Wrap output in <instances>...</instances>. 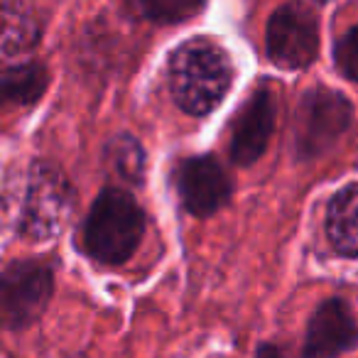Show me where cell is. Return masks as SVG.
Wrapping results in <instances>:
<instances>
[{"instance_id":"cell-9","label":"cell","mask_w":358,"mask_h":358,"mask_svg":"<svg viewBox=\"0 0 358 358\" xmlns=\"http://www.w3.org/2000/svg\"><path fill=\"white\" fill-rule=\"evenodd\" d=\"M275 128V96L268 89L255 91L241 108L231 133V157L238 164H250L265 152Z\"/></svg>"},{"instance_id":"cell-13","label":"cell","mask_w":358,"mask_h":358,"mask_svg":"<svg viewBox=\"0 0 358 358\" xmlns=\"http://www.w3.org/2000/svg\"><path fill=\"white\" fill-rule=\"evenodd\" d=\"M128 6L145 20L179 22L199 13L204 0H128Z\"/></svg>"},{"instance_id":"cell-17","label":"cell","mask_w":358,"mask_h":358,"mask_svg":"<svg viewBox=\"0 0 358 358\" xmlns=\"http://www.w3.org/2000/svg\"><path fill=\"white\" fill-rule=\"evenodd\" d=\"M322 3H324V0H322Z\"/></svg>"},{"instance_id":"cell-16","label":"cell","mask_w":358,"mask_h":358,"mask_svg":"<svg viewBox=\"0 0 358 358\" xmlns=\"http://www.w3.org/2000/svg\"><path fill=\"white\" fill-rule=\"evenodd\" d=\"M255 358H285V356H282V351H280V348L265 343V346L258 348V356H255Z\"/></svg>"},{"instance_id":"cell-10","label":"cell","mask_w":358,"mask_h":358,"mask_svg":"<svg viewBox=\"0 0 358 358\" xmlns=\"http://www.w3.org/2000/svg\"><path fill=\"white\" fill-rule=\"evenodd\" d=\"M327 236L334 250L348 258L358 255V185H348L329 204Z\"/></svg>"},{"instance_id":"cell-4","label":"cell","mask_w":358,"mask_h":358,"mask_svg":"<svg viewBox=\"0 0 358 358\" xmlns=\"http://www.w3.org/2000/svg\"><path fill=\"white\" fill-rule=\"evenodd\" d=\"M52 297V273L47 265L22 260L0 270V324L25 329L42 317Z\"/></svg>"},{"instance_id":"cell-11","label":"cell","mask_w":358,"mask_h":358,"mask_svg":"<svg viewBox=\"0 0 358 358\" xmlns=\"http://www.w3.org/2000/svg\"><path fill=\"white\" fill-rule=\"evenodd\" d=\"M37 40V25L22 0H0V62L27 52Z\"/></svg>"},{"instance_id":"cell-6","label":"cell","mask_w":358,"mask_h":358,"mask_svg":"<svg viewBox=\"0 0 358 358\" xmlns=\"http://www.w3.org/2000/svg\"><path fill=\"white\" fill-rule=\"evenodd\" d=\"M268 57L282 69H304L319 52L317 17L302 3H287L278 8L265 32Z\"/></svg>"},{"instance_id":"cell-5","label":"cell","mask_w":358,"mask_h":358,"mask_svg":"<svg viewBox=\"0 0 358 358\" xmlns=\"http://www.w3.org/2000/svg\"><path fill=\"white\" fill-rule=\"evenodd\" d=\"M353 108L338 91L314 89L302 99L297 110V152L317 157L327 152L351 125Z\"/></svg>"},{"instance_id":"cell-2","label":"cell","mask_w":358,"mask_h":358,"mask_svg":"<svg viewBox=\"0 0 358 358\" xmlns=\"http://www.w3.org/2000/svg\"><path fill=\"white\" fill-rule=\"evenodd\" d=\"M145 231L138 201L120 189H106L94 201L84 224V245L99 263L120 265L135 253Z\"/></svg>"},{"instance_id":"cell-7","label":"cell","mask_w":358,"mask_h":358,"mask_svg":"<svg viewBox=\"0 0 358 358\" xmlns=\"http://www.w3.org/2000/svg\"><path fill=\"white\" fill-rule=\"evenodd\" d=\"M177 189L179 199L192 216H211L229 201L231 182L219 159L204 155L179 162Z\"/></svg>"},{"instance_id":"cell-14","label":"cell","mask_w":358,"mask_h":358,"mask_svg":"<svg viewBox=\"0 0 358 358\" xmlns=\"http://www.w3.org/2000/svg\"><path fill=\"white\" fill-rule=\"evenodd\" d=\"M110 162H113L115 172H118L120 177L135 182V179H140V174H143L145 157H143L140 145L135 143L133 138L123 135V138H118L110 145Z\"/></svg>"},{"instance_id":"cell-3","label":"cell","mask_w":358,"mask_h":358,"mask_svg":"<svg viewBox=\"0 0 358 358\" xmlns=\"http://www.w3.org/2000/svg\"><path fill=\"white\" fill-rule=\"evenodd\" d=\"M15 224L25 238L47 241L62 231L71 214L69 179L52 164H32L17 185Z\"/></svg>"},{"instance_id":"cell-8","label":"cell","mask_w":358,"mask_h":358,"mask_svg":"<svg viewBox=\"0 0 358 358\" xmlns=\"http://www.w3.org/2000/svg\"><path fill=\"white\" fill-rule=\"evenodd\" d=\"M358 338V327L343 299H327L312 314L304 338L307 358H334L351 348Z\"/></svg>"},{"instance_id":"cell-1","label":"cell","mask_w":358,"mask_h":358,"mask_svg":"<svg viewBox=\"0 0 358 358\" xmlns=\"http://www.w3.org/2000/svg\"><path fill=\"white\" fill-rule=\"evenodd\" d=\"M231 76L229 57L209 40L185 42L169 59V91L189 115L214 110L229 94Z\"/></svg>"},{"instance_id":"cell-15","label":"cell","mask_w":358,"mask_h":358,"mask_svg":"<svg viewBox=\"0 0 358 358\" xmlns=\"http://www.w3.org/2000/svg\"><path fill=\"white\" fill-rule=\"evenodd\" d=\"M336 66L346 79L358 81V25L351 27L334 47Z\"/></svg>"},{"instance_id":"cell-12","label":"cell","mask_w":358,"mask_h":358,"mask_svg":"<svg viewBox=\"0 0 358 358\" xmlns=\"http://www.w3.org/2000/svg\"><path fill=\"white\" fill-rule=\"evenodd\" d=\"M47 86V74L40 64H27L0 79V110L25 108L35 103Z\"/></svg>"}]
</instances>
